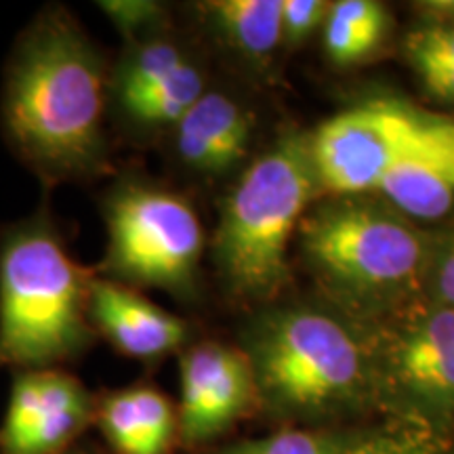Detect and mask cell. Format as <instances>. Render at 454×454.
<instances>
[{"label":"cell","mask_w":454,"mask_h":454,"mask_svg":"<svg viewBox=\"0 0 454 454\" xmlns=\"http://www.w3.org/2000/svg\"><path fill=\"white\" fill-rule=\"evenodd\" d=\"M110 70L67 9H44L17 41L3 87V129L47 184L107 168Z\"/></svg>","instance_id":"6da1fadb"},{"label":"cell","mask_w":454,"mask_h":454,"mask_svg":"<svg viewBox=\"0 0 454 454\" xmlns=\"http://www.w3.org/2000/svg\"><path fill=\"white\" fill-rule=\"evenodd\" d=\"M90 276L74 259L47 213L0 236V364L49 368L93 340Z\"/></svg>","instance_id":"7a4b0ae2"},{"label":"cell","mask_w":454,"mask_h":454,"mask_svg":"<svg viewBox=\"0 0 454 454\" xmlns=\"http://www.w3.org/2000/svg\"><path fill=\"white\" fill-rule=\"evenodd\" d=\"M299 244L322 286L356 311L389 309L429 278L435 244L404 213L337 196L305 213Z\"/></svg>","instance_id":"3957f363"},{"label":"cell","mask_w":454,"mask_h":454,"mask_svg":"<svg viewBox=\"0 0 454 454\" xmlns=\"http://www.w3.org/2000/svg\"><path fill=\"white\" fill-rule=\"evenodd\" d=\"M320 190L309 135L286 133L225 198L213 259L234 297L268 301L288 282V247Z\"/></svg>","instance_id":"277c9868"},{"label":"cell","mask_w":454,"mask_h":454,"mask_svg":"<svg viewBox=\"0 0 454 454\" xmlns=\"http://www.w3.org/2000/svg\"><path fill=\"white\" fill-rule=\"evenodd\" d=\"M254 385L286 412H325L360 394L364 354L348 328L314 309H276L248 328Z\"/></svg>","instance_id":"5b68a950"},{"label":"cell","mask_w":454,"mask_h":454,"mask_svg":"<svg viewBox=\"0 0 454 454\" xmlns=\"http://www.w3.org/2000/svg\"><path fill=\"white\" fill-rule=\"evenodd\" d=\"M101 211L107 227L101 276L179 297L194 293L204 230L185 198L127 175L107 190Z\"/></svg>","instance_id":"8992f818"},{"label":"cell","mask_w":454,"mask_h":454,"mask_svg":"<svg viewBox=\"0 0 454 454\" xmlns=\"http://www.w3.org/2000/svg\"><path fill=\"white\" fill-rule=\"evenodd\" d=\"M440 116L402 101L372 99L337 114L309 135L320 187L337 196L377 192L389 170L411 158Z\"/></svg>","instance_id":"52a82bcc"},{"label":"cell","mask_w":454,"mask_h":454,"mask_svg":"<svg viewBox=\"0 0 454 454\" xmlns=\"http://www.w3.org/2000/svg\"><path fill=\"white\" fill-rule=\"evenodd\" d=\"M385 364L391 381L431 411H454V309L435 305L391 337Z\"/></svg>","instance_id":"ba28073f"},{"label":"cell","mask_w":454,"mask_h":454,"mask_svg":"<svg viewBox=\"0 0 454 454\" xmlns=\"http://www.w3.org/2000/svg\"><path fill=\"white\" fill-rule=\"evenodd\" d=\"M89 320L121 354L156 360L181 348L187 325L127 284L90 276L87 297Z\"/></svg>","instance_id":"9c48e42d"},{"label":"cell","mask_w":454,"mask_h":454,"mask_svg":"<svg viewBox=\"0 0 454 454\" xmlns=\"http://www.w3.org/2000/svg\"><path fill=\"white\" fill-rule=\"evenodd\" d=\"M253 118L221 90L204 95L175 124V152L184 167L200 175H223L248 154Z\"/></svg>","instance_id":"30bf717a"},{"label":"cell","mask_w":454,"mask_h":454,"mask_svg":"<svg viewBox=\"0 0 454 454\" xmlns=\"http://www.w3.org/2000/svg\"><path fill=\"white\" fill-rule=\"evenodd\" d=\"M406 217L440 219L454 207V121L440 116L434 133L377 187Z\"/></svg>","instance_id":"8fae6325"},{"label":"cell","mask_w":454,"mask_h":454,"mask_svg":"<svg viewBox=\"0 0 454 454\" xmlns=\"http://www.w3.org/2000/svg\"><path fill=\"white\" fill-rule=\"evenodd\" d=\"M99 421L107 442L121 454H164L175 431L173 408L152 387L110 394L99 408Z\"/></svg>","instance_id":"7c38bea8"},{"label":"cell","mask_w":454,"mask_h":454,"mask_svg":"<svg viewBox=\"0 0 454 454\" xmlns=\"http://www.w3.org/2000/svg\"><path fill=\"white\" fill-rule=\"evenodd\" d=\"M93 402L70 374L44 368L43 411L36 423L4 454H57L87 427Z\"/></svg>","instance_id":"4fadbf2b"},{"label":"cell","mask_w":454,"mask_h":454,"mask_svg":"<svg viewBox=\"0 0 454 454\" xmlns=\"http://www.w3.org/2000/svg\"><path fill=\"white\" fill-rule=\"evenodd\" d=\"M208 26L248 61H265L282 44V0H211L202 4Z\"/></svg>","instance_id":"5bb4252c"},{"label":"cell","mask_w":454,"mask_h":454,"mask_svg":"<svg viewBox=\"0 0 454 454\" xmlns=\"http://www.w3.org/2000/svg\"><path fill=\"white\" fill-rule=\"evenodd\" d=\"M207 90L204 74L194 61L187 59L184 66L177 67L168 78H164L160 84L147 89L145 93L137 95L127 104L116 106L124 127L139 133L147 130H158L164 127H173L187 110L202 98Z\"/></svg>","instance_id":"9a60e30c"},{"label":"cell","mask_w":454,"mask_h":454,"mask_svg":"<svg viewBox=\"0 0 454 454\" xmlns=\"http://www.w3.org/2000/svg\"><path fill=\"white\" fill-rule=\"evenodd\" d=\"M190 57L173 38L156 32L127 43L124 53L110 74V104L122 106L147 89L160 84Z\"/></svg>","instance_id":"2e32d148"},{"label":"cell","mask_w":454,"mask_h":454,"mask_svg":"<svg viewBox=\"0 0 454 454\" xmlns=\"http://www.w3.org/2000/svg\"><path fill=\"white\" fill-rule=\"evenodd\" d=\"M326 51L334 64L349 66L371 57L387 32V13L374 0H340L326 17Z\"/></svg>","instance_id":"e0dca14e"},{"label":"cell","mask_w":454,"mask_h":454,"mask_svg":"<svg viewBox=\"0 0 454 454\" xmlns=\"http://www.w3.org/2000/svg\"><path fill=\"white\" fill-rule=\"evenodd\" d=\"M254 389L257 385L247 356L225 348L200 417L194 427L187 431L185 438L190 442H202L230 427L240 414L247 412Z\"/></svg>","instance_id":"ac0fdd59"},{"label":"cell","mask_w":454,"mask_h":454,"mask_svg":"<svg viewBox=\"0 0 454 454\" xmlns=\"http://www.w3.org/2000/svg\"><path fill=\"white\" fill-rule=\"evenodd\" d=\"M339 454H438V440L423 419H402L340 448Z\"/></svg>","instance_id":"d6986e66"},{"label":"cell","mask_w":454,"mask_h":454,"mask_svg":"<svg viewBox=\"0 0 454 454\" xmlns=\"http://www.w3.org/2000/svg\"><path fill=\"white\" fill-rule=\"evenodd\" d=\"M99 9L124 38V44L160 32L164 9L154 0H101Z\"/></svg>","instance_id":"ffe728a7"},{"label":"cell","mask_w":454,"mask_h":454,"mask_svg":"<svg viewBox=\"0 0 454 454\" xmlns=\"http://www.w3.org/2000/svg\"><path fill=\"white\" fill-rule=\"evenodd\" d=\"M340 446L325 435L305 431H282L270 438L248 440L217 454H339Z\"/></svg>","instance_id":"44dd1931"},{"label":"cell","mask_w":454,"mask_h":454,"mask_svg":"<svg viewBox=\"0 0 454 454\" xmlns=\"http://www.w3.org/2000/svg\"><path fill=\"white\" fill-rule=\"evenodd\" d=\"M408 61H440L454 66V20L429 21L406 38Z\"/></svg>","instance_id":"7402d4cb"},{"label":"cell","mask_w":454,"mask_h":454,"mask_svg":"<svg viewBox=\"0 0 454 454\" xmlns=\"http://www.w3.org/2000/svg\"><path fill=\"white\" fill-rule=\"evenodd\" d=\"M331 4L325 0H282V44L299 47L325 21Z\"/></svg>","instance_id":"603a6c76"},{"label":"cell","mask_w":454,"mask_h":454,"mask_svg":"<svg viewBox=\"0 0 454 454\" xmlns=\"http://www.w3.org/2000/svg\"><path fill=\"white\" fill-rule=\"evenodd\" d=\"M429 280L440 305L454 309V231L434 247Z\"/></svg>","instance_id":"cb8c5ba5"},{"label":"cell","mask_w":454,"mask_h":454,"mask_svg":"<svg viewBox=\"0 0 454 454\" xmlns=\"http://www.w3.org/2000/svg\"><path fill=\"white\" fill-rule=\"evenodd\" d=\"M412 67L435 99L454 104V66L440 61H412Z\"/></svg>","instance_id":"d4e9b609"}]
</instances>
